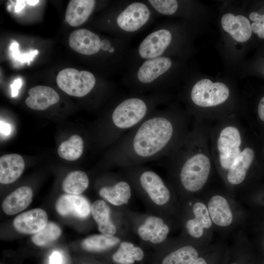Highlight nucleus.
<instances>
[{
	"label": "nucleus",
	"instance_id": "1",
	"mask_svg": "<svg viewBox=\"0 0 264 264\" xmlns=\"http://www.w3.org/2000/svg\"><path fill=\"white\" fill-rule=\"evenodd\" d=\"M175 132L167 115L150 114L118 140L111 160L120 166L134 167L160 159L172 144Z\"/></svg>",
	"mask_w": 264,
	"mask_h": 264
},
{
	"label": "nucleus",
	"instance_id": "2",
	"mask_svg": "<svg viewBox=\"0 0 264 264\" xmlns=\"http://www.w3.org/2000/svg\"><path fill=\"white\" fill-rule=\"evenodd\" d=\"M150 114L148 106L144 100L132 97L123 100L116 106L110 115L111 140H118Z\"/></svg>",
	"mask_w": 264,
	"mask_h": 264
},
{
	"label": "nucleus",
	"instance_id": "3",
	"mask_svg": "<svg viewBox=\"0 0 264 264\" xmlns=\"http://www.w3.org/2000/svg\"><path fill=\"white\" fill-rule=\"evenodd\" d=\"M210 162L202 154H195L183 163L179 173L181 183L190 192L200 190L207 180L210 171Z\"/></svg>",
	"mask_w": 264,
	"mask_h": 264
},
{
	"label": "nucleus",
	"instance_id": "4",
	"mask_svg": "<svg viewBox=\"0 0 264 264\" xmlns=\"http://www.w3.org/2000/svg\"><path fill=\"white\" fill-rule=\"evenodd\" d=\"M56 82L58 87L69 95L81 97L88 94L94 88L96 80L87 71H78L73 68L62 70L58 74Z\"/></svg>",
	"mask_w": 264,
	"mask_h": 264
},
{
	"label": "nucleus",
	"instance_id": "5",
	"mask_svg": "<svg viewBox=\"0 0 264 264\" xmlns=\"http://www.w3.org/2000/svg\"><path fill=\"white\" fill-rule=\"evenodd\" d=\"M229 95L228 88L220 82L213 83L207 79L201 80L193 86L191 99L196 105L202 107L220 105L227 100Z\"/></svg>",
	"mask_w": 264,
	"mask_h": 264
},
{
	"label": "nucleus",
	"instance_id": "6",
	"mask_svg": "<svg viewBox=\"0 0 264 264\" xmlns=\"http://www.w3.org/2000/svg\"><path fill=\"white\" fill-rule=\"evenodd\" d=\"M241 142L240 132L236 127H227L221 132L217 144L220 163L223 169H229L240 154Z\"/></svg>",
	"mask_w": 264,
	"mask_h": 264
},
{
	"label": "nucleus",
	"instance_id": "7",
	"mask_svg": "<svg viewBox=\"0 0 264 264\" xmlns=\"http://www.w3.org/2000/svg\"><path fill=\"white\" fill-rule=\"evenodd\" d=\"M138 182L150 199L158 205H163L170 199V190L161 177L151 170H143L139 175Z\"/></svg>",
	"mask_w": 264,
	"mask_h": 264
},
{
	"label": "nucleus",
	"instance_id": "8",
	"mask_svg": "<svg viewBox=\"0 0 264 264\" xmlns=\"http://www.w3.org/2000/svg\"><path fill=\"white\" fill-rule=\"evenodd\" d=\"M55 209L62 216H71L80 219L87 218L91 213V206L85 197L68 194L63 195L58 198Z\"/></svg>",
	"mask_w": 264,
	"mask_h": 264
},
{
	"label": "nucleus",
	"instance_id": "9",
	"mask_svg": "<svg viewBox=\"0 0 264 264\" xmlns=\"http://www.w3.org/2000/svg\"><path fill=\"white\" fill-rule=\"evenodd\" d=\"M147 6L141 2H134L126 8L118 16L117 23L123 30L134 32L143 26L150 18Z\"/></svg>",
	"mask_w": 264,
	"mask_h": 264
},
{
	"label": "nucleus",
	"instance_id": "10",
	"mask_svg": "<svg viewBox=\"0 0 264 264\" xmlns=\"http://www.w3.org/2000/svg\"><path fill=\"white\" fill-rule=\"evenodd\" d=\"M47 223L46 212L41 208H35L17 216L13 225L20 233L34 234L44 229Z\"/></svg>",
	"mask_w": 264,
	"mask_h": 264
},
{
	"label": "nucleus",
	"instance_id": "11",
	"mask_svg": "<svg viewBox=\"0 0 264 264\" xmlns=\"http://www.w3.org/2000/svg\"><path fill=\"white\" fill-rule=\"evenodd\" d=\"M172 35L167 29L154 32L146 37L139 46V54L144 59L160 56L171 43Z\"/></svg>",
	"mask_w": 264,
	"mask_h": 264
},
{
	"label": "nucleus",
	"instance_id": "12",
	"mask_svg": "<svg viewBox=\"0 0 264 264\" xmlns=\"http://www.w3.org/2000/svg\"><path fill=\"white\" fill-rule=\"evenodd\" d=\"M101 40L96 34L87 29L73 31L68 38V44L75 51L86 55L97 53L101 48Z\"/></svg>",
	"mask_w": 264,
	"mask_h": 264
},
{
	"label": "nucleus",
	"instance_id": "13",
	"mask_svg": "<svg viewBox=\"0 0 264 264\" xmlns=\"http://www.w3.org/2000/svg\"><path fill=\"white\" fill-rule=\"evenodd\" d=\"M223 29L236 41L244 42L251 37L252 29L249 20L242 15L224 14L221 20Z\"/></svg>",
	"mask_w": 264,
	"mask_h": 264
},
{
	"label": "nucleus",
	"instance_id": "14",
	"mask_svg": "<svg viewBox=\"0 0 264 264\" xmlns=\"http://www.w3.org/2000/svg\"><path fill=\"white\" fill-rule=\"evenodd\" d=\"M28 94L29 96L25 101V104L34 110H44L60 100L59 94L54 89L44 86H37L31 88Z\"/></svg>",
	"mask_w": 264,
	"mask_h": 264
},
{
	"label": "nucleus",
	"instance_id": "15",
	"mask_svg": "<svg viewBox=\"0 0 264 264\" xmlns=\"http://www.w3.org/2000/svg\"><path fill=\"white\" fill-rule=\"evenodd\" d=\"M169 232L168 226L160 218L155 216L148 217L137 229V233L142 240L153 243L163 242Z\"/></svg>",
	"mask_w": 264,
	"mask_h": 264
},
{
	"label": "nucleus",
	"instance_id": "16",
	"mask_svg": "<svg viewBox=\"0 0 264 264\" xmlns=\"http://www.w3.org/2000/svg\"><path fill=\"white\" fill-rule=\"evenodd\" d=\"M25 163L17 154H5L0 158V182L8 184L15 181L22 174Z\"/></svg>",
	"mask_w": 264,
	"mask_h": 264
},
{
	"label": "nucleus",
	"instance_id": "17",
	"mask_svg": "<svg viewBox=\"0 0 264 264\" xmlns=\"http://www.w3.org/2000/svg\"><path fill=\"white\" fill-rule=\"evenodd\" d=\"M33 191L27 186H21L8 195L2 203V209L5 214L13 215L26 208L31 203Z\"/></svg>",
	"mask_w": 264,
	"mask_h": 264
},
{
	"label": "nucleus",
	"instance_id": "18",
	"mask_svg": "<svg viewBox=\"0 0 264 264\" xmlns=\"http://www.w3.org/2000/svg\"><path fill=\"white\" fill-rule=\"evenodd\" d=\"M171 65V60L166 57L148 60L139 67L137 72L138 79L143 84L151 83L167 71Z\"/></svg>",
	"mask_w": 264,
	"mask_h": 264
},
{
	"label": "nucleus",
	"instance_id": "19",
	"mask_svg": "<svg viewBox=\"0 0 264 264\" xmlns=\"http://www.w3.org/2000/svg\"><path fill=\"white\" fill-rule=\"evenodd\" d=\"M207 209L212 222L226 227L233 221V216L227 200L220 195L213 196L209 200Z\"/></svg>",
	"mask_w": 264,
	"mask_h": 264
},
{
	"label": "nucleus",
	"instance_id": "20",
	"mask_svg": "<svg viewBox=\"0 0 264 264\" xmlns=\"http://www.w3.org/2000/svg\"><path fill=\"white\" fill-rule=\"evenodd\" d=\"M95 4L93 0H70L66 12V21L70 26L80 25L88 19Z\"/></svg>",
	"mask_w": 264,
	"mask_h": 264
},
{
	"label": "nucleus",
	"instance_id": "21",
	"mask_svg": "<svg viewBox=\"0 0 264 264\" xmlns=\"http://www.w3.org/2000/svg\"><path fill=\"white\" fill-rule=\"evenodd\" d=\"M254 157V152L250 148H246L241 152L229 169L227 178L230 183L238 185L244 180Z\"/></svg>",
	"mask_w": 264,
	"mask_h": 264
},
{
	"label": "nucleus",
	"instance_id": "22",
	"mask_svg": "<svg viewBox=\"0 0 264 264\" xmlns=\"http://www.w3.org/2000/svg\"><path fill=\"white\" fill-rule=\"evenodd\" d=\"M91 213L100 233L108 236L115 234L116 229L110 219V209L104 200L98 199L92 203Z\"/></svg>",
	"mask_w": 264,
	"mask_h": 264
},
{
	"label": "nucleus",
	"instance_id": "23",
	"mask_svg": "<svg viewBox=\"0 0 264 264\" xmlns=\"http://www.w3.org/2000/svg\"><path fill=\"white\" fill-rule=\"evenodd\" d=\"M131 194L130 184L124 180L118 181L112 185L103 186L99 190V195L102 198L115 206L126 204Z\"/></svg>",
	"mask_w": 264,
	"mask_h": 264
},
{
	"label": "nucleus",
	"instance_id": "24",
	"mask_svg": "<svg viewBox=\"0 0 264 264\" xmlns=\"http://www.w3.org/2000/svg\"><path fill=\"white\" fill-rule=\"evenodd\" d=\"M84 148L83 138L79 135L71 136L59 146L57 153L61 158L68 161H74L82 155Z\"/></svg>",
	"mask_w": 264,
	"mask_h": 264
},
{
	"label": "nucleus",
	"instance_id": "25",
	"mask_svg": "<svg viewBox=\"0 0 264 264\" xmlns=\"http://www.w3.org/2000/svg\"><path fill=\"white\" fill-rule=\"evenodd\" d=\"M89 179L87 175L81 171L69 173L62 183L64 191L68 194L80 195L88 187Z\"/></svg>",
	"mask_w": 264,
	"mask_h": 264
},
{
	"label": "nucleus",
	"instance_id": "26",
	"mask_svg": "<svg viewBox=\"0 0 264 264\" xmlns=\"http://www.w3.org/2000/svg\"><path fill=\"white\" fill-rule=\"evenodd\" d=\"M144 255L143 251L139 247L128 242H122L112 259L119 264H132L136 261L142 260Z\"/></svg>",
	"mask_w": 264,
	"mask_h": 264
},
{
	"label": "nucleus",
	"instance_id": "27",
	"mask_svg": "<svg viewBox=\"0 0 264 264\" xmlns=\"http://www.w3.org/2000/svg\"><path fill=\"white\" fill-rule=\"evenodd\" d=\"M120 242L116 236H108L104 234L94 235L83 240L81 247L90 252H100L109 249L118 244Z\"/></svg>",
	"mask_w": 264,
	"mask_h": 264
},
{
	"label": "nucleus",
	"instance_id": "28",
	"mask_svg": "<svg viewBox=\"0 0 264 264\" xmlns=\"http://www.w3.org/2000/svg\"><path fill=\"white\" fill-rule=\"evenodd\" d=\"M198 258L197 250L187 245L169 254L163 259L162 264H192Z\"/></svg>",
	"mask_w": 264,
	"mask_h": 264
},
{
	"label": "nucleus",
	"instance_id": "29",
	"mask_svg": "<svg viewBox=\"0 0 264 264\" xmlns=\"http://www.w3.org/2000/svg\"><path fill=\"white\" fill-rule=\"evenodd\" d=\"M61 233V229L57 224L49 222L44 229L34 234L31 240L35 245L44 246L57 240Z\"/></svg>",
	"mask_w": 264,
	"mask_h": 264
},
{
	"label": "nucleus",
	"instance_id": "30",
	"mask_svg": "<svg viewBox=\"0 0 264 264\" xmlns=\"http://www.w3.org/2000/svg\"><path fill=\"white\" fill-rule=\"evenodd\" d=\"M193 212L195 218L202 223L205 229L211 227L212 221L207 207L204 203L200 202L195 203L193 206Z\"/></svg>",
	"mask_w": 264,
	"mask_h": 264
},
{
	"label": "nucleus",
	"instance_id": "31",
	"mask_svg": "<svg viewBox=\"0 0 264 264\" xmlns=\"http://www.w3.org/2000/svg\"><path fill=\"white\" fill-rule=\"evenodd\" d=\"M149 2L159 13L172 15L176 12L178 3L175 0H150Z\"/></svg>",
	"mask_w": 264,
	"mask_h": 264
},
{
	"label": "nucleus",
	"instance_id": "32",
	"mask_svg": "<svg viewBox=\"0 0 264 264\" xmlns=\"http://www.w3.org/2000/svg\"><path fill=\"white\" fill-rule=\"evenodd\" d=\"M19 44L14 41L10 46V50L11 55L15 60L21 63H27L29 65L30 62L32 61L35 56L39 53L37 49L31 50L29 52L24 53H21L19 50Z\"/></svg>",
	"mask_w": 264,
	"mask_h": 264
},
{
	"label": "nucleus",
	"instance_id": "33",
	"mask_svg": "<svg viewBox=\"0 0 264 264\" xmlns=\"http://www.w3.org/2000/svg\"><path fill=\"white\" fill-rule=\"evenodd\" d=\"M249 18L254 22L251 24L252 31L260 38L264 39V14L252 12L249 14Z\"/></svg>",
	"mask_w": 264,
	"mask_h": 264
},
{
	"label": "nucleus",
	"instance_id": "34",
	"mask_svg": "<svg viewBox=\"0 0 264 264\" xmlns=\"http://www.w3.org/2000/svg\"><path fill=\"white\" fill-rule=\"evenodd\" d=\"M185 227L188 234L196 238L201 237L205 229L202 223L195 218L188 220L186 222Z\"/></svg>",
	"mask_w": 264,
	"mask_h": 264
},
{
	"label": "nucleus",
	"instance_id": "35",
	"mask_svg": "<svg viewBox=\"0 0 264 264\" xmlns=\"http://www.w3.org/2000/svg\"><path fill=\"white\" fill-rule=\"evenodd\" d=\"M22 86V80L20 78L15 79L12 84L10 85L11 89V96L16 97L19 93V90Z\"/></svg>",
	"mask_w": 264,
	"mask_h": 264
},
{
	"label": "nucleus",
	"instance_id": "36",
	"mask_svg": "<svg viewBox=\"0 0 264 264\" xmlns=\"http://www.w3.org/2000/svg\"><path fill=\"white\" fill-rule=\"evenodd\" d=\"M62 258L61 254L58 251H54L49 258V264H62Z\"/></svg>",
	"mask_w": 264,
	"mask_h": 264
},
{
	"label": "nucleus",
	"instance_id": "37",
	"mask_svg": "<svg viewBox=\"0 0 264 264\" xmlns=\"http://www.w3.org/2000/svg\"><path fill=\"white\" fill-rule=\"evenodd\" d=\"M0 132L4 135H8L10 134L11 129L10 124L5 123L1 120L0 122Z\"/></svg>",
	"mask_w": 264,
	"mask_h": 264
},
{
	"label": "nucleus",
	"instance_id": "38",
	"mask_svg": "<svg viewBox=\"0 0 264 264\" xmlns=\"http://www.w3.org/2000/svg\"><path fill=\"white\" fill-rule=\"evenodd\" d=\"M258 114L260 119L264 121V97H263L259 104L258 109Z\"/></svg>",
	"mask_w": 264,
	"mask_h": 264
},
{
	"label": "nucleus",
	"instance_id": "39",
	"mask_svg": "<svg viewBox=\"0 0 264 264\" xmlns=\"http://www.w3.org/2000/svg\"><path fill=\"white\" fill-rule=\"evenodd\" d=\"M26 0H17L15 6V11L19 12L21 11L25 6Z\"/></svg>",
	"mask_w": 264,
	"mask_h": 264
},
{
	"label": "nucleus",
	"instance_id": "40",
	"mask_svg": "<svg viewBox=\"0 0 264 264\" xmlns=\"http://www.w3.org/2000/svg\"><path fill=\"white\" fill-rule=\"evenodd\" d=\"M111 44L109 41L103 40L101 42V48L105 51L109 50L110 48Z\"/></svg>",
	"mask_w": 264,
	"mask_h": 264
},
{
	"label": "nucleus",
	"instance_id": "41",
	"mask_svg": "<svg viewBox=\"0 0 264 264\" xmlns=\"http://www.w3.org/2000/svg\"><path fill=\"white\" fill-rule=\"evenodd\" d=\"M192 264H207V263L203 258L198 257Z\"/></svg>",
	"mask_w": 264,
	"mask_h": 264
},
{
	"label": "nucleus",
	"instance_id": "42",
	"mask_svg": "<svg viewBox=\"0 0 264 264\" xmlns=\"http://www.w3.org/2000/svg\"><path fill=\"white\" fill-rule=\"evenodd\" d=\"M26 2L29 5L34 6V5H35L36 4H37L39 2V0H26Z\"/></svg>",
	"mask_w": 264,
	"mask_h": 264
},
{
	"label": "nucleus",
	"instance_id": "43",
	"mask_svg": "<svg viewBox=\"0 0 264 264\" xmlns=\"http://www.w3.org/2000/svg\"><path fill=\"white\" fill-rule=\"evenodd\" d=\"M110 53H112L114 51V49L113 47H110L109 50H108Z\"/></svg>",
	"mask_w": 264,
	"mask_h": 264
},
{
	"label": "nucleus",
	"instance_id": "44",
	"mask_svg": "<svg viewBox=\"0 0 264 264\" xmlns=\"http://www.w3.org/2000/svg\"><path fill=\"white\" fill-rule=\"evenodd\" d=\"M238 264L235 263H231V264Z\"/></svg>",
	"mask_w": 264,
	"mask_h": 264
}]
</instances>
